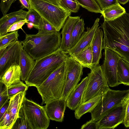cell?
Segmentation results:
<instances>
[{
    "instance_id": "23",
    "label": "cell",
    "mask_w": 129,
    "mask_h": 129,
    "mask_svg": "<svg viewBox=\"0 0 129 129\" xmlns=\"http://www.w3.org/2000/svg\"><path fill=\"white\" fill-rule=\"evenodd\" d=\"M117 77L119 84L129 86V63L121 57L118 64Z\"/></svg>"
},
{
    "instance_id": "38",
    "label": "cell",
    "mask_w": 129,
    "mask_h": 129,
    "mask_svg": "<svg viewBox=\"0 0 129 129\" xmlns=\"http://www.w3.org/2000/svg\"><path fill=\"white\" fill-rule=\"evenodd\" d=\"M125 113L123 123L126 127H129V93L125 99Z\"/></svg>"
},
{
    "instance_id": "27",
    "label": "cell",
    "mask_w": 129,
    "mask_h": 129,
    "mask_svg": "<svg viewBox=\"0 0 129 129\" xmlns=\"http://www.w3.org/2000/svg\"><path fill=\"white\" fill-rule=\"evenodd\" d=\"M85 23L83 19H80L73 30L70 43V50L74 46L81 37L84 32Z\"/></svg>"
},
{
    "instance_id": "26",
    "label": "cell",
    "mask_w": 129,
    "mask_h": 129,
    "mask_svg": "<svg viewBox=\"0 0 129 129\" xmlns=\"http://www.w3.org/2000/svg\"><path fill=\"white\" fill-rule=\"evenodd\" d=\"M11 129H32L22 104Z\"/></svg>"
},
{
    "instance_id": "11",
    "label": "cell",
    "mask_w": 129,
    "mask_h": 129,
    "mask_svg": "<svg viewBox=\"0 0 129 129\" xmlns=\"http://www.w3.org/2000/svg\"><path fill=\"white\" fill-rule=\"evenodd\" d=\"M125 113L124 99L122 103L113 108L97 121L98 129H114L123 123Z\"/></svg>"
},
{
    "instance_id": "10",
    "label": "cell",
    "mask_w": 129,
    "mask_h": 129,
    "mask_svg": "<svg viewBox=\"0 0 129 129\" xmlns=\"http://www.w3.org/2000/svg\"><path fill=\"white\" fill-rule=\"evenodd\" d=\"M104 49V60L101 66L102 70L109 86L115 87L119 85L117 77V67L121 57L111 50Z\"/></svg>"
},
{
    "instance_id": "6",
    "label": "cell",
    "mask_w": 129,
    "mask_h": 129,
    "mask_svg": "<svg viewBox=\"0 0 129 129\" xmlns=\"http://www.w3.org/2000/svg\"><path fill=\"white\" fill-rule=\"evenodd\" d=\"M129 93V89L114 90L110 88L102 95L98 104L90 113L92 120L98 121L114 106L122 103Z\"/></svg>"
},
{
    "instance_id": "45",
    "label": "cell",
    "mask_w": 129,
    "mask_h": 129,
    "mask_svg": "<svg viewBox=\"0 0 129 129\" xmlns=\"http://www.w3.org/2000/svg\"><path fill=\"white\" fill-rule=\"evenodd\" d=\"M27 25L29 29H31L34 26L33 24L31 22H28L27 23Z\"/></svg>"
},
{
    "instance_id": "12",
    "label": "cell",
    "mask_w": 129,
    "mask_h": 129,
    "mask_svg": "<svg viewBox=\"0 0 129 129\" xmlns=\"http://www.w3.org/2000/svg\"><path fill=\"white\" fill-rule=\"evenodd\" d=\"M20 49V42L17 40L9 45L0 54V77L12 65H19Z\"/></svg>"
},
{
    "instance_id": "7",
    "label": "cell",
    "mask_w": 129,
    "mask_h": 129,
    "mask_svg": "<svg viewBox=\"0 0 129 129\" xmlns=\"http://www.w3.org/2000/svg\"><path fill=\"white\" fill-rule=\"evenodd\" d=\"M88 74V80L82 103L105 93L110 88L104 74L102 66H94Z\"/></svg>"
},
{
    "instance_id": "22",
    "label": "cell",
    "mask_w": 129,
    "mask_h": 129,
    "mask_svg": "<svg viewBox=\"0 0 129 129\" xmlns=\"http://www.w3.org/2000/svg\"><path fill=\"white\" fill-rule=\"evenodd\" d=\"M26 92V91L19 92L9 99L10 104L8 110L13 124L17 117L24 98L25 96Z\"/></svg>"
},
{
    "instance_id": "24",
    "label": "cell",
    "mask_w": 129,
    "mask_h": 129,
    "mask_svg": "<svg viewBox=\"0 0 129 129\" xmlns=\"http://www.w3.org/2000/svg\"><path fill=\"white\" fill-rule=\"evenodd\" d=\"M72 56L83 67L91 70L94 66L92 64L93 56L90 45L82 51Z\"/></svg>"
},
{
    "instance_id": "30",
    "label": "cell",
    "mask_w": 129,
    "mask_h": 129,
    "mask_svg": "<svg viewBox=\"0 0 129 129\" xmlns=\"http://www.w3.org/2000/svg\"><path fill=\"white\" fill-rule=\"evenodd\" d=\"M78 4L89 11L102 14V11L95 0H76Z\"/></svg>"
},
{
    "instance_id": "42",
    "label": "cell",
    "mask_w": 129,
    "mask_h": 129,
    "mask_svg": "<svg viewBox=\"0 0 129 129\" xmlns=\"http://www.w3.org/2000/svg\"><path fill=\"white\" fill-rule=\"evenodd\" d=\"M19 1L21 4L22 9H26L28 10H29L30 7L27 0H19Z\"/></svg>"
},
{
    "instance_id": "44",
    "label": "cell",
    "mask_w": 129,
    "mask_h": 129,
    "mask_svg": "<svg viewBox=\"0 0 129 129\" xmlns=\"http://www.w3.org/2000/svg\"><path fill=\"white\" fill-rule=\"evenodd\" d=\"M118 1L119 3L122 5L126 4L129 1V0H118Z\"/></svg>"
},
{
    "instance_id": "28",
    "label": "cell",
    "mask_w": 129,
    "mask_h": 129,
    "mask_svg": "<svg viewBox=\"0 0 129 129\" xmlns=\"http://www.w3.org/2000/svg\"><path fill=\"white\" fill-rule=\"evenodd\" d=\"M19 36L18 30H16L0 37V54L2 53L9 45L18 40Z\"/></svg>"
},
{
    "instance_id": "33",
    "label": "cell",
    "mask_w": 129,
    "mask_h": 129,
    "mask_svg": "<svg viewBox=\"0 0 129 129\" xmlns=\"http://www.w3.org/2000/svg\"><path fill=\"white\" fill-rule=\"evenodd\" d=\"M41 18V17L39 13L31 7L27 11L25 17L28 23H33L34 27L38 29Z\"/></svg>"
},
{
    "instance_id": "46",
    "label": "cell",
    "mask_w": 129,
    "mask_h": 129,
    "mask_svg": "<svg viewBox=\"0 0 129 129\" xmlns=\"http://www.w3.org/2000/svg\"><path fill=\"white\" fill-rule=\"evenodd\" d=\"M60 0H58L59 1H59H60Z\"/></svg>"
},
{
    "instance_id": "13",
    "label": "cell",
    "mask_w": 129,
    "mask_h": 129,
    "mask_svg": "<svg viewBox=\"0 0 129 129\" xmlns=\"http://www.w3.org/2000/svg\"><path fill=\"white\" fill-rule=\"evenodd\" d=\"M100 19L97 18L91 28L87 27V31H84L77 43L67 52L72 56L83 51L90 45L96 31L99 27Z\"/></svg>"
},
{
    "instance_id": "18",
    "label": "cell",
    "mask_w": 129,
    "mask_h": 129,
    "mask_svg": "<svg viewBox=\"0 0 129 129\" xmlns=\"http://www.w3.org/2000/svg\"><path fill=\"white\" fill-rule=\"evenodd\" d=\"M19 65L21 71V80L25 81L29 76L35 63V61L24 49L22 41Z\"/></svg>"
},
{
    "instance_id": "39",
    "label": "cell",
    "mask_w": 129,
    "mask_h": 129,
    "mask_svg": "<svg viewBox=\"0 0 129 129\" xmlns=\"http://www.w3.org/2000/svg\"><path fill=\"white\" fill-rule=\"evenodd\" d=\"M4 84L0 82V107L8 99L6 87H3Z\"/></svg>"
},
{
    "instance_id": "40",
    "label": "cell",
    "mask_w": 129,
    "mask_h": 129,
    "mask_svg": "<svg viewBox=\"0 0 129 129\" xmlns=\"http://www.w3.org/2000/svg\"><path fill=\"white\" fill-rule=\"evenodd\" d=\"M80 129H98L97 122L90 120L83 124Z\"/></svg>"
},
{
    "instance_id": "35",
    "label": "cell",
    "mask_w": 129,
    "mask_h": 129,
    "mask_svg": "<svg viewBox=\"0 0 129 129\" xmlns=\"http://www.w3.org/2000/svg\"><path fill=\"white\" fill-rule=\"evenodd\" d=\"M16 0H1L0 4L1 10L3 15L7 14L13 3Z\"/></svg>"
},
{
    "instance_id": "21",
    "label": "cell",
    "mask_w": 129,
    "mask_h": 129,
    "mask_svg": "<svg viewBox=\"0 0 129 129\" xmlns=\"http://www.w3.org/2000/svg\"><path fill=\"white\" fill-rule=\"evenodd\" d=\"M103 95H97L82 103L75 110L74 114L76 118L79 119L85 114L91 112L98 105Z\"/></svg>"
},
{
    "instance_id": "19",
    "label": "cell",
    "mask_w": 129,
    "mask_h": 129,
    "mask_svg": "<svg viewBox=\"0 0 129 129\" xmlns=\"http://www.w3.org/2000/svg\"><path fill=\"white\" fill-rule=\"evenodd\" d=\"M103 36V31L98 27L90 45L93 56L92 64L93 66L99 64L102 57Z\"/></svg>"
},
{
    "instance_id": "5",
    "label": "cell",
    "mask_w": 129,
    "mask_h": 129,
    "mask_svg": "<svg viewBox=\"0 0 129 129\" xmlns=\"http://www.w3.org/2000/svg\"><path fill=\"white\" fill-rule=\"evenodd\" d=\"M30 7L59 31L71 13L43 0H27Z\"/></svg>"
},
{
    "instance_id": "17",
    "label": "cell",
    "mask_w": 129,
    "mask_h": 129,
    "mask_svg": "<svg viewBox=\"0 0 129 129\" xmlns=\"http://www.w3.org/2000/svg\"><path fill=\"white\" fill-rule=\"evenodd\" d=\"M80 19L79 16H69L63 26L61 34L62 35L61 43L59 49L68 52L70 50V43L73 28Z\"/></svg>"
},
{
    "instance_id": "41",
    "label": "cell",
    "mask_w": 129,
    "mask_h": 129,
    "mask_svg": "<svg viewBox=\"0 0 129 129\" xmlns=\"http://www.w3.org/2000/svg\"><path fill=\"white\" fill-rule=\"evenodd\" d=\"M10 104L9 99H8L0 107V118L4 115L7 110Z\"/></svg>"
},
{
    "instance_id": "14",
    "label": "cell",
    "mask_w": 129,
    "mask_h": 129,
    "mask_svg": "<svg viewBox=\"0 0 129 129\" xmlns=\"http://www.w3.org/2000/svg\"><path fill=\"white\" fill-rule=\"evenodd\" d=\"M66 106V99L62 97L47 103L44 107L50 120L62 122Z\"/></svg>"
},
{
    "instance_id": "1",
    "label": "cell",
    "mask_w": 129,
    "mask_h": 129,
    "mask_svg": "<svg viewBox=\"0 0 129 129\" xmlns=\"http://www.w3.org/2000/svg\"><path fill=\"white\" fill-rule=\"evenodd\" d=\"M102 49L114 51L129 63V13L126 12L112 20H104Z\"/></svg>"
},
{
    "instance_id": "9",
    "label": "cell",
    "mask_w": 129,
    "mask_h": 129,
    "mask_svg": "<svg viewBox=\"0 0 129 129\" xmlns=\"http://www.w3.org/2000/svg\"><path fill=\"white\" fill-rule=\"evenodd\" d=\"M66 81L62 97L66 99L78 84L83 73V67L72 56L65 61Z\"/></svg>"
},
{
    "instance_id": "31",
    "label": "cell",
    "mask_w": 129,
    "mask_h": 129,
    "mask_svg": "<svg viewBox=\"0 0 129 129\" xmlns=\"http://www.w3.org/2000/svg\"><path fill=\"white\" fill-rule=\"evenodd\" d=\"M38 29V31L37 34L40 35L49 34L57 31L54 26L42 17Z\"/></svg>"
},
{
    "instance_id": "8",
    "label": "cell",
    "mask_w": 129,
    "mask_h": 129,
    "mask_svg": "<svg viewBox=\"0 0 129 129\" xmlns=\"http://www.w3.org/2000/svg\"><path fill=\"white\" fill-rule=\"evenodd\" d=\"M22 104L32 129H47L50 123L44 106L24 97Z\"/></svg>"
},
{
    "instance_id": "25",
    "label": "cell",
    "mask_w": 129,
    "mask_h": 129,
    "mask_svg": "<svg viewBox=\"0 0 129 129\" xmlns=\"http://www.w3.org/2000/svg\"><path fill=\"white\" fill-rule=\"evenodd\" d=\"M126 12L125 9L119 3L108 7L102 11V16L106 21L113 20Z\"/></svg>"
},
{
    "instance_id": "34",
    "label": "cell",
    "mask_w": 129,
    "mask_h": 129,
    "mask_svg": "<svg viewBox=\"0 0 129 129\" xmlns=\"http://www.w3.org/2000/svg\"><path fill=\"white\" fill-rule=\"evenodd\" d=\"M13 123L8 109L4 115L0 118V129H11Z\"/></svg>"
},
{
    "instance_id": "16",
    "label": "cell",
    "mask_w": 129,
    "mask_h": 129,
    "mask_svg": "<svg viewBox=\"0 0 129 129\" xmlns=\"http://www.w3.org/2000/svg\"><path fill=\"white\" fill-rule=\"evenodd\" d=\"M27 12L22 8L3 15L0 19V37L7 34L8 29L13 24L26 19Z\"/></svg>"
},
{
    "instance_id": "32",
    "label": "cell",
    "mask_w": 129,
    "mask_h": 129,
    "mask_svg": "<svg viewBox=\"0 0 129 129\" xmlns=\"http://www.w3.org/2000/svg\"><path fill=\"white\" fill-rule=\"evenodd\" d=\"M59 4L61 7L71 13L78 12L80 6L76 0H60Z\"/></svg>"
},
{
    "instance_id": "4",
    "label": "cell",
    "mask_w": 129,
    "mask_h": 129,
    "mask_svg": "<svg viewBox=\"0 0 129 129\" xmlns=\"http://www.w3.org/2000/svg\"><path fill=\"white\" fill-rule=\"evenodd\" d=\"M66 76L64 62L42 84L36 87L41 97L42 105L62 97Z\"/></svg>"
},
{
    "instance_id": "43",
    "label": "cell",
    "mask_w": 129,
    "mask_h": 129,
    "mask_svg": "<svg viewBox=\"0 0 129 129\" xmlns=\"http://www.w3.org/2000/svg\"><path fill=\"white\" fill-rule=\"evenodd\" d=\"M51 4L57 5L60 6L59 4V1L58 0H43Z\"/></svg>"
},
{
    "instance_id": "15",
    "label": "cell",
    "mask_w": 129,
    "mask_h": 129,
    "mask_svg": "<svg viewBox=\"0 0 129 129\" xmlns=\"http://www.w3.org/2000/svg\"><path fill=\"white\" fill-rule=\"evenodd\" d=\"M88 77L83 78L67 97V106L72 110H75L82 103V100L87 83Z\"/></svg>"
},
{
    "instance_id": "36",
    "label": "cell",
    "mask_w": 129,
    "mask_h": 129,
    "mask_svg": "<svg viewBox=\"0 0 129 129\" xmlns=\"http://www.w3.org/2000/svg\"><path fill=\"white\" fill-rule=\"evenodd\" d=\"M102 11L111 6L119 3L118 0H95Z\"/></svg>"
},
{
    "instance_id": "37",
    "label": "cell",
    "mask_w": 129,
    "mask_h": 129,
    "mask_svg": "<svg viewBox=\"0 0 129 129\" xmlns=\"http://www.w3.org/2000/svg\"><path fill=\"white\" fill-rule=\"evenodd\" d=\"M28 23V22L26 19L17 21L11 26L8 29L7 32L8 33L13 32L20 29H21L24 31L22 27L25 23Z\"/></svg>"
},
{
    "instance_id": "2",
    "label": "cell",
    "mask_w": 129,
    "mask_h": 129,
    "mask_svg": "<svg viewBox=\"0 0 129 129\" xmlns=\"http://www.w3.org/2000/svg\"><path fill=\"white\" fill-rule=\"evenodd\" d=\"M67 52L59 49L52 53L35 60V66L25 81L29 86L42 84L64 63L69 56Z\"/></svg>"
},
{
    "instance_id": "20",
    "label": "cell",
    "mask_w": 129,
    "mask_h": 129,
    "mask_svg": "<svg viewBox=\"0 0 129 129\" xmlns=\"http://www.w3.org/2000/svg\"><path fill=\"white\" fill-rule=\"evenodd\" d=\"M21 76L19 65L14 64L7 69L0 77V82L7 87L21 80Z\"/></svg>"
},
{
    "instance_id": "29",
    "label": "cell",
    "mask_w": 129,
    "mask_h": 129,
    "mask_svg": "<svg viewBox=\"0 0 129 129\" xmlns=\"http://www.w3.org/2000/svg\"><path fill=\"white\" fill-rule=\"evenodd\" d=\"M5 87L8 96L10 99L11 98L19 92L26 91L29 86L20 80L8 86Z\"/></svg>"
},
{
    "instance_id": "3",
    "label": "cell",
    "mask_w": 129,
    "mask_h": 129,
    "mask_svg": "<svg viewBox=\"0 0 129 129\" xmlns=\"http://www.w3.org/2000/svg\"><path fill=\"white\" fill-rule=\"evenodd\" d=\"M61 41V34L56 31L46 35L26 34L22 42L24 49L36 60L59 49Z\"/></svg>"
}]
</instances>
